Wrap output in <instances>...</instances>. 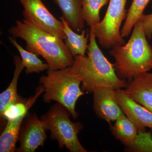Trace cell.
<instances>
[{
  "label": "cell",
  "instance_id": "cell-1",
  "mask_svg": "<svg viewBox=\"0 0 152 152\" xmlns=\"http://www.w3.org/2000/svg\"><path fill=\"white\" fill-rule=\"evenodd\" d=\"M89 34L88 56H74L72 65L68 68L70 72L80 80L81 88L86 93H93L102 87L115 90L124 88L127 81L117 75L114 64L110 62L99 48L92 29L90 28Z\"/></svg>",
  "mask_w": 152,
  "mask_h": 152
},
{
  "label": "cell",
  "instance_id": "cell-2",
  "mask_svg": "<svg viewBox=\"0 0 152 152\" xmlns=\"http://www.w3.org/2000/svg\"><path fill=\"white\" fill-rule=\"evenodd\" d=\"M8 32L13 37L24 40L28 51L42 57L48 64V71L66 69L74 62V56L63 40L31 22L17 20Z\"/></svg>",
  "mask_w": 152,
  "mask_h": 152
},
{
  "label": "cell",
  "instance_id": "cell-3",
  "mask_svg": "<svg viewBox=\"0 0 152 152\" xmlns=\"http://www.w3.org/2000/svg\"><path fill=\"white\" fill-rule=\"evenodd\" d=\"M148 39L140 20L128 42L110 49L109 54L115 60L114 68L121 80L129 82L152 69V47Z\"/></svg>",
  "mask_w": 152,
  "mask_h": 152
},
{
  "label": "cell",
  "instance_id": "cell-4",
  "mask_svg": "<svg viewBox=\"0 0 152 152\" xmlns=\"http://www.w3.org/2000/svg\"><path fill=\"white\" fill-rule=\"evenodd\" d=\"M81 83L80 80L71 74L68 68L48 71L47 75L40 79V84L45 88L44 101L46 102L56 101L62 105L74 119L78 116L75 110L76 102L86 93L80 87Z\"/></svg>",
  "mask_w": 152,
  "mask_h": 152
},
{
  "label": "cell",
  "instance_id": "cell-5",
  "mask_svg": "<svg viewBox=\"0 0 152 152\" xmlns=\"http://www.w3.org/2000/svg\"><path fill=\"white\" fill-rule=\"evenodd\" d=\"M70 115L67 109L57 103L41 117V119L47 130L50 132L51 138L58 142L59 148L66 147L71 152H87L78 138L83 125L72 122Z\"/></svg>",
  "mask_w": 152,
  "mask_h": 152
},
{
  "label": "cell",
  "instance_id": "cell-6",
  "mask_svg": "<svg viewBox=\"0 0 152 152\" xmlns=\"http://www.w3.org/2000/svg\"><path fill=\"white\" fill-rule=\"evenodd\" d=\"M127 0H110L103 19L91 28L100 45L105 49L126 44L121 35L122 23L126 17Z\"/></svg>",
  "mask_w": 152,
  "mask_h": 152
},
{
  "label": "cell",
  "instance_id": "cell-7",
  "mask_svg": "<svg viewBox=\"0 0 152 152\" xmlns=\"http://www.w3.org/2000/svg\"><path fill=\"white\" fill-rule=\"evenodd\" d=\"M23 7L24 19L62 40L66 36L64 24L49 11L42 0H19Z\"/></svg>",
  "mask_w": 152,
  "mask_h": 152
},
{
  "label": "cell",
  "instance_id": "cell-8",
  "mask_svg": "<svg viewBox=\"0 0 152 152\" xmlns=\"http://www.w3.org/2000/svg\"><path fill=\"white\" fill-rule=\"evenodd\" d=\"M21 126L18 139L20 147L18 152H34L39 146H43L47 138L43 122L39 119L35 114L26 116Z\"/></svg>",
  "mask_w": 152,
  "mask_h": 152
},
{
  "label": "cell",
  "instance_id": "cell-9",
  "mask_svg": "<svg viewBox=\"0 0 152 152\" xmlns=\"http://www.w3.org/2000/svg\"><path fill=\"white\" fill-rule=\"evenodd\" d=\"M93 107L95 113L101 119L110 124L125 115L116 95V90L102 87L93 92Z\"/></svg>",
  "mask_w": 152,
  "mask_h": 152
},
{
  "label": "cell",
  "instance_id": "cell-10",
  "mask_svg": "<svg viewBox=\"0 0 152 152\" xmlns=\"http://www.w3.org/2000/svg\"><path fill=\"white\" fill-rule=\"evenodd\" d=\"M116 97L126 115L135 124L138 132L152 131V113L129 96L122 89L116 90Z\"/></svg>",
  "mask_w": 152,
  "mask_h": 152
},
{
  "label": "cell",
  "instance_id": "cell-11",
  "mask_svg": "<svg viewBox=\"0 0 152 152\" xmlns=\"http://www.w3.org/2000/svg\"><path fill=\"white\" fill-rule=\"evenodd\" d=\"M122 90L133 100L152 113V72L136 76Z\"/></svg>",
  "mask_w": 152,
  "mask_h": 152
},
{
  "label": "cell",
  "instance_id": "cell-12",
  "mask_svg": "<svg viewBox=\"0 0 152 152\" xmlns=\"http://www.w3.org/2000/svg\"><path fill=\"white\" fill-rule=\"evenodd\" d=\"M59 7L62 17L77 33H81L85 26L82 10L83 0H53Z\"/></svg>",
  "mask_w": 152,
  "mask_h": 152
},
{
  "label": "cell",
  "instance_id": "cell-13",
  "mask_svg": "<svg viewBox=\"0 0 152 152\" xmlns=\"http://www.w3.org/2000/svg\"><path fill=\"white\" fill-rule=\"evenodd\" d=\"M15 70L13 77L8 87L0 95V116L1 118L6 109L10 105L25 102L17 92L18 81L21 73L25 68L21 58L18 56H14Z\"/></svg>",
  "mask_w": 152,
  "mask_h": 152
},
{
  "label": "cell",
  "instance_id": "cell-14",
  "mask_svg": "<svg viewBox=\"0 0 152 152\" xmlns=\"http://www.w3.org/2000/svg\"><path fill=\"white\" fill-rule=\"evenodd\" d=\"M110 130L115 138L127 148L132 146L138 135L135 124L126 115L116 121L113 126L111 127Z\"/></svg>",
  "mask_w": 152,
  "mask_h": 152
},
{
  "label": "cell",
  "instance_id": "cell-15",
  "mask_svg": "<svg viewBox=\"0 0 152 152\" xmlns=\"http://www.w3.org/2000/svg\"><path fill=\"white\" fill-rule=\"evenodd\" d=\"M64 24V31L66 38L65 43L74 56H85L88 50V40L89 39V32H87L83 30L80 34L76 32L72 28L63 17L60 18Z\"/></svg>",
  "mask_w": 152,
  "mask_h": 152
},
{
  "label": "cell",
  "instance_id": "cell-16",
  "mask_svg": "<svg viewBox=\"0 0 152 152\" xmlns=\"http://www.w3.org/2000/svg\"><path fill=\"white\" fill-rule=\"evenodd\" d=\"M26 115L8 121L6 127L0 137V152L15 151L20 129Z\"/></svg>",
  "mask_w": 152,
  "mask_h": 152
},
{
  "label": "cell",
  "instance_id": "cell-17",
  "mask_svg": "<svg viewBox=\"0 0 152 152\" xmlns=\"http://www.w3.org/2000/svg\"><path fill=\"white\" fill-rule=\"evenodd\" d=\"M9 40L20 53L22 63L26 68L25 72L26 74L39 73L49 69V65L47 63L42 61L38 58L37 55L25 50L18 43L15 38L10 37Z\"/></svg>",
  "mask_w": 152,
  "mask_h": 152
},
{
  "label": "cell",
  "instance_id": "cell-18",
  "mask_svg": "<svg viewBox=\"0 0 152 152\" xmlns=\"http://www.w3.org/2000/svg\"><path fill=\"white\" fill-rule=\"evenodd\" d=\"M150 0H133L127 11L124 26L121 30L123 38L129 35L135 24L140 20Z\"/></svg>",
  "mask_w": 152,
  "mask_h": 152
},
{
  "label": "cell",
  "instance_id": "cell-19",
  "mask_svg": "<svg viewBox=\"0 0 152 152\" xmlns=\"http://www.w3.org/2000/svg\"><path fill=\"white\" fill-rule=\"evenodd\" d=\"M110 0H83L82 10L85 22L90 28L100 23V11Z\"/></svg>",
  "mask_w": 152,
  "mask_h": 152
},
{
  "label": "cell",
  "instance_id": "cell-20",
  "mask_svg": "<svg viewBox=\"0 0 152 152\" xmlns=\"http://www.w3.org/2000/svg\"><path fill=\"white\" fill-rule=\"evenodd\" d=\"M129 151L152 152V134L151 132H139L137 138Z\"/></svg>",
  "mask_w": 152,
  "mask_h": 152
},
{
  "label": "cell",
  "instance_id": "cell-21",
  "mask_svg": "<svg viewBox=\"0 0 152 152\" xmlns=\"http://www.w3.org/2000/svg\"><path fill=\"white\" fill-rule=\"evenodd\" d=\"M140 20L148 40L151 39L152 37V13L148 15L143 14Z\"/></svg>",
  "mask_w": 152,
  "mask_h": 152
}]
</instances>
